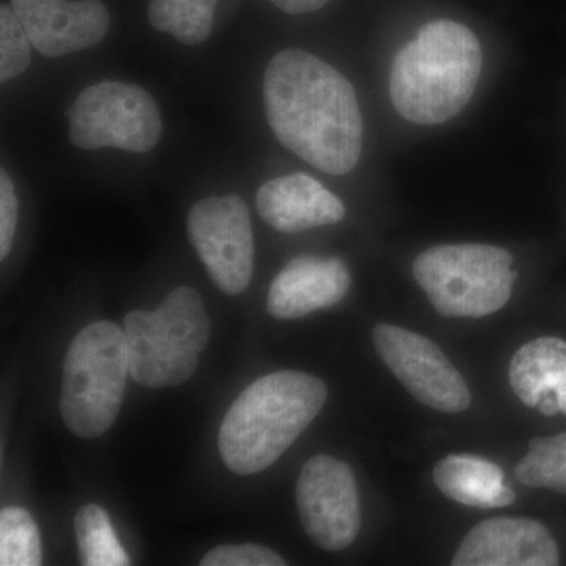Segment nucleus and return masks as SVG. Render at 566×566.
I'll return each mask as SVG.
<instances>
[{
	"mask_svg": "<svg viewBox=\"0 0 566 566\" xmlns=\"http://www.w3.org/2000/svg\"><path fill=\"white\" fill-rule=\"evenodd\" d=\"M268 123L283 147L329 175H346L363 153L364 122L352 82L301 50L275 54L263 81Z\"/></svg>",
	"mask_w": 566,
	"mask_h": 566,
	"instance_id": "obj_1",
	"label": "nucleus"
},
{
	"mask_svg": "<svg viewBox=\"0 0 566 566\" xmlns=\"http://www.w3.org/2000/svg\"><path fill=\"white\" fill-rule=\"evenodd\" d=\"M483 69L471 29L450 20L428 22L395 55L389 93L395 111L416 125L452 120L468 106Z\"/></svg>",
	"mask_w": 566,
	"mask_h": 566,
	"instance_id": "obj_2",
	"label": "nucleus"
},
{
	"mask_svg": "<svg viewBox=\"0 0 566 566\" xmlns=\"http://www.w3.org/2000/svg\"><path fill=\"white\" fill-rule=\"evenodd\" d=\"M322 379L303 371L263 376L223 417L219 452L234 474L252 475L274 464L314 422L326 403Z\"/></svg>",
	"mask_w": 566,
	"mask_h": 566,
	"instance_id": "obj_3",
	"label": "nucleus"
},
{
	"mask_svg": "<svg viewBox=\"0 0 566 566\" xmlns=\"http://www.w3.org/2000/svg\"><path fill=\"white\" fill-rule=\"evenodd\" d=\"M125 337L137 385L150 389L182 385L210 342L202 297L189 286L174 290L155 312L126 315Z\"/></svg>",
	"mask_w": 566,
	"mask_h": 566,
	"instance_id": "obj_4",
	"label": "nucleus"
},
{
	"mask_svg": "<svg viewBox=\"0 0 566 566\" xmlns=\"http://www.w3.org/2000/svg\"><path fill=\"white\" fill-rule=\"evenodd\" d=\"M128 375V344L117 324L92 323L74 337L61 394V415L71 433L93 439L109 430L120 412Z\"/></svg>",
	"mask_w": 566,
	"mask_h": 566,
	"instance_id": "obj_5",
	"label": "nucleus"
},
{
	"mask_svg": "<svg viewBox=\"0 0 566 566\" xmlns=\"http://www.w3.org/2000/svg\"><path fill=\"white\" fill-rule=\"evenodd\" d=\"M512 253L499 245L441 244L417 256L412 275L439 315L483 318L512 297Z\"/></svg>",
	"mask_w": 566,
	"mask_h": 566,
	"instance_id": "obj_6",
	"label": "nucleus"
},
{
	"mask_svg": "<svg viewBox=\"0 0 566 566\" xmlns=\"http://www.w3.org/2000/svg\"><path fill=\"white\" fill-rule=\"evenodd\" d=\"M69 137L82 150L114 147L147 153L161 139L158 104L142 87L104 81L80 93L69 109Z\"/></svg>",
	"mask_w": 566,
	"mask_h": 566,
	"instance_id": "obj_7",
	"label": "nucleus"
},
{
	"mask_svg": "<svg viewBox=\"0 0 566 566\" xmlns=\"http://www.w3.org/2000/svg\"><path fill=\"white\" fill-rule=\"evenodd\" d=\"M188 234L207 273L223 293L234 296L248 289L255 245L251 214L240 196L207 197L193 205Z\"/></svg>",
	"mask_w": 566,
	"mask_h": 566,
	"instance_id": "obj_8",
	"label": "nucleus"
},
{
	"mask_svg": "<svg viewBox=\"0 0 566 566\" xmlns=\"http://www.w3.org/2000/svg\"><path fill=\"white\" fill-rule=\"evenodd\" d=\"M376 353L419 403L447 415L463 412L472 394L463 375L430 338L394 324L374 329Z\"/></svg>",
	"mask_w": 566,
	"mask_h": 566,
	"instance_id": "obj_9",
	"label": "nucleus"
},
{
	"mask_svg": "<svg viewBox=\"0 0 566 566\" xmlns=\"http://www.w3.org/2000/svg\"><path fill=\"white\" fill-rule=\"evenodd\" d=\"M297 510L305 534L324 551L353 545L360 528L356 476L344 461L316 455L304 464L296 486Z\"/></svg>",
	"mask_w": 566,
	"mask_h": 566,
	"instance_id": "obj_10",
	"label": "nucleus"
},
{
	"mask_svg": "<svg viewBox=\"0 0 566 566\" xmlns=\"http://www.w3.org/2000/svg\"><path fill=\"white\" fill-rule=\"evenodd\" d=\"M10 6L44 57L91 50L109 31V10L102 0H11Z\"/></svg>",
	"mask_w": 566,
	"mask_h": 566,
	"instance_id": "obj_11",
	"label": "nucleus"
},
{
	"mask_svg": "<svg viewBox=\"0 0 566 566\" xmlns=\"http://www.w3.org/2000/svg\"><path fill=\"white\" fill-rule=\"evenodd\" d=\"M560 551L551 532L528 517L476 524L458 547L453 566H556Z\"/></svg>",
	"mask_w": 566,
	"mask_h": 566,
	"instance_id": "obj_12",
	"label": "nucleus"
},
{
	"mask_svg": "<svg viewBox=\"0 0 566 566\" xmlns=\"http://www.w3.org/2000/svg\"><path fill=\"white\" fill-rule=\"evenodd\" d=\"M349 286L352 275L344 260L297 256L271 283L268 312L277 319L303 318L340 303Z\"/></svg>",
	"mask_w": 566,
	"mask_h": 566,
	"instance_id": "obj_13",
	"label": "nucleus"
},
{
	"mask_svg": "<svg viewBox=\"0 0 566 566\" xmlns=\"http://www.w3.org/2000/svg\"><path fill=\"white\" fill-rule=\"evenodd\" d=\"M256 210L281 233H297L333 226L345 218V205L307 174L274 178L256 192Z\"/></svg>",
	"mask_w": 566,
	"mask_h": 566,
	"instance_id": "obj_14",
	"label": "nucleus"
},
{
	"mask_svg": "<svg viewBox=\"0 0 566 566\" xmlns=\"http://www.w3.org/2000/svg\"><path fill=\"white\" fill-rule=\"evenodd\" d=\"M510 385L527 408L566 416V342L539 337L521 346L510 363Z\"/></svg>",
	"mask_w": 566,
	"mask_h": 566,
	"instance_id": "obj_15",
	"label": "nucleus"
},
{
	"mask_svg": "<svg viewBox=\"0 0 566 566\" xmlns=\"http://www.w3.org/2000/svg\"><path fill=\"white\" fill-rule=\"evenodd\" d=\"M434 483L458 504L474 509H504L515 504V491L504 483V471L485 458L460 453L434 465Z\"/></svg>",
	"mask_w": 566,
	"mask_h": 566,
	"instance_id": "obj_16",
	"label": "nucleus"
},
{
	"mask_svg": "<svg viewBox=\"0 0 566 566\" xmlns=\"http://www.w3.org/2000/svg\"><path fill=\"white\" fill-rule=\"evenodd\" d=\"M219 0H150L148 21L156 31L172 33L188 46H197L210 36Z\"/></svg>",
	"mask_w": 566,
	"mask_h": 566,
	"instance_id": "obj_17",
	"label": "nucleus"
},
{
	"mask_svg": "<svg viewBox=\"0 0 566 566\" xmlns=\"http://www.w3.org/2000/svg\"><path fill=\"white\" fill-rule=\"evenodd\" d=\"M81 564L85 566H126L132 564L115 535L111 517L103 506H82L74 517Z\"/></svg>",
	"mask_w": 566,
	"mask_h": 566,
	"instance_id": "obj_18",
	"label": "nucleus"
},
{
	"mask_svg": "<svg viewBox=\"0 0 566 566\" xmlns=\"http://www.w3.org/2000/svg\"><path fill=\"white\" fill-rule=\"evenodd\" d=\"M517 482L566 495V433L538 436L516 465Z\"/></svg>",
	"mask_w": 566,
	"mask_h": 566,
	"instance_id": "obj_19",
	"label": "nucleus"
},
{
	"mask_svg": "<svg viewBox=\"0 0 566 566\" xmlns=\"http://www.w3.org/2000/svg\"><path fill=\"white\" fill-rule=\"evenodd\" d=\"M41 538L39 526L28 510L7 506L0 513V565L39 566Z\"/></svg>",
	"mask_w": 566,
	"mask_h": 566,
	"instance_id": "obj_20",
	"label": "nucleus"
},
{
	"mask_svg": "<svg viewBox=\"0 0 566 566\" xmlns=\"http://www.w3.org/2000/svg\"><path fill=\"white\" fill-rule=\"evenodd\" d=\"M32 41L11 6L0 7V81L21 76L32 61Z\"/></svg>",
	"mask_w": 566,
	"mask_h": 566,
	"instance_id": "obj_21",
	"label": "nucleus"
},
{
	"mask_svg": "<svg viewBox=\"0 0 566 566\" xmlns=\"http://www.w3.org/2000/svg\"><path fill=\"white\" fill-rule=\"evenodd\" d=\"M202 566H283L277 553L266 546L238 545L219 546L211 549L200 562Z\"/></svg>",
	"mask_w": 566,
	"mask_h": 566,
	"instance_id": "obj_22",
	"label": "nucleus"
},
{
	"mask_svg": "<svg viewBox=\"0 0 566 566\" xmlns=\"http://www.w3.org/2000/svg\"><path fill=\"white\" fill-rule=\"evenodd\" d=\"M18 223V199L10 175L0 172V259L6 260L13 244Z\"/></svg>",
	"mask_w": 566,
	"mask_h": 566,
	"instance_id": "obj_23",
	"label": "nucleus"
},
{
	"mask_svg": "<svg viewBox=\"0 0 566 566\" xmlns=\"http://www.w3.org/2000/svg\"><path fill=\"white\" fill-rule=\"evenodd\" d=\"M277 9L289 14L312 13L323 9L329 0H271Z\"/></svg>",
	"mask_w": 566,
	"mask_h": 566,
	"instance_id": "obj_24",
	"label": "nucleus"
}]
</instances>
